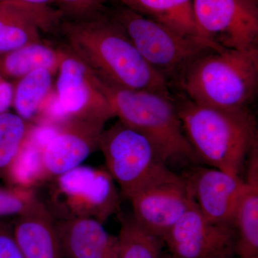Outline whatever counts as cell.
I'll list each match as a JSON object with an SVG mask.
<instances>
[{"instance_id":"cell-5","label":"cell","mask_w":258,"mask_h":258,"mask_svg":"<svg viewBox=\"0 0 258 258\" xmlns=\"http://www.w3.org/2000/svg\"><path fill=\"white\" fill-rule=\"evenodd\" d=\"M109 13L144 60L170 87L200 55L210 50H222L206 39L182 35L123 5Z\"/></svg>"},{"instance_id":"cell-21","label":"cell","mask_w":258,"mask_h":258,"mask_svg":"<svg viewBox=\"0 0 258 258\" xmlns=\"http://www.w3.org/2000/svg\"><path fill=\"white\" fill-rule=\"evenodd\" d=\"M119 258H161L164 240L144 228L132 215L120 217Z\"/></svg>"},{"instance_id":"cell-17","label":"cell","mask_w":258,"mask_h":258,"mask_svg":"<svg viewBox=\"0 0 258 258\" xmlns=\"http://www.w3.org/2000/svg\"><path fill=\"white\" fill-rule=\"evenodd\" d=\"M48 69H38L14 81L13 106L15 113L32 124H39L55 91L54 76Z\"/></svg>"},{"instance_id":"cell-4","label":"cell","mask_w":258,"mask_h":258,"mask_svg":"<svg viewBox=\"0 0 258 258\" xmlns=\"http://www.w3.org/2000/svg\"><path fill=\"white\" fill-rule=\"evenodd\" d=\"M98 79L114 116L147 138L164 163L198 159L185 135L174 96L128 89Z\"/></svg>"},{"instance_id":"cell-32","label":"cell","mask_w":258,"mask_h":258,"mask_svg":"<svg viewBox=\"0 0 258 258\" xmlns=\"http://www.w3.org/2000/svg\"><path fill=\"white\" fill-rule=\"evenodd\" d=\"M161 258H178L175 257V256L173 255V254H171L169 253V252H168V253H164L163 252L162 256H161Z\"/></svg>"},{"instance_id":"cell-12","label":"cell","mask_w":258,"mask_h":258,"mask_svg":"<svg viewBox=\"0 0 258 258\" xmlns=\"http://www.w3.org/2000/svg\"><path fill=\"white\" fill-rule=\"evenodd\" d=\"M104 122L69 119L59 123L42 151L47 180L74 168L96 149L104 130Z\"/></svg>"},{"instance_id":"cell-1","label":"cell","mask_w":258,"mask_h":258,"mask_svg":"<svg viewBox=\"0 0 258 258\" xmlns=\"http://www.w3.org/2000/svg\"><path fill=\"white\" fill-rule=\"evenodd\" d=\"M60 27L69 50L98 77L120 87L172 96L169 83L144 60L109 10L86 20H62Z\"/></svg>"},{"instance_id":"cell-9","label":"cell","mask_w":258,"mask_h":258,"mask_svg":"<svg viewBox=\"0 0 258 258\" xmlns=\"http://www.w3.org/2000/svg\"><path fill=\"white\" fill-rule=\"evenodd\" d=\"M202 36L227 50L258 48L257 4L250 0H194Z\"/></svg>"},{"instance_id":"cell-18","label":"cell","mask_w":258,"mask_h":258,"mask_svg":"<svg viewBox=\"0 0 258 258\" xmlns=\"http://www.w3.org/2000/svg\"><path fill=\"white\" fill-rule=\"evenodd\" d=\"M68 50H62L40 41L0 53V74L14 81L38 69L57 74Z\"/></svg>"},{"instance_id":"cell-31","label":"cell","mask_w":258,"mask_h":258,"mask_svg":"<svg viewBox=\"0 0 258 258\" xmlns=\"http://www.w3.org/2000/svg\"><path fill=\"white\" fill-rule=\"evenodd\" d=\"M0 3H15V4L26 5L25 4V3H21V2L19 1V0H0Z\"/></svg>"},{"instance_id":"cell-7","label":"cell","mask_w":258,"mask_h":258,"mask_svg":"<svg viewBox=\"0 0 258 258\" xmlns=\"http://www.w3.org/2000/svg\"><path fill=\"white\" fill-rule=\"evenodd\" d=\"M56 74L55 93L42 123L57 125L69 119L106 123L115 117L98 76L71 51L68 50Z\"/></svg>"},{"instance_id":"cell-3","label":"cell","mask_w":258,"mask_h":258,"mask_svg":"<svg viewBox=\"0 0 258 258\" xmlns=\"http://www.w3.org/2000/svg\"><path fill=\"white\" fill-rule=\"evenodd\" d=\"M179 94L212 108H248L258 86V48L212 50L194 60L175 83Z\"/></svg>"},{"instance_id":"cell-27","label":"cell","mask_w":258,"mask_h":258,"mask_svg":"<svg viewBox=\"0 0 258 258\" xmlns=\"http://www.w3.org/2000/svg\"><path fill=\"white\" fill-rule=\"evenodd\" d=\"M14 83L0 74V115L10 111L13 106Z\"/></svg>"},{"instance_id":"cell-2","label":"cell","mask_w":258,"mask_h":258,"mask_svg":"<svg viewBox=\"0 0 258 258\" xmlns=\"http://www.w3.org/2000/svg\"><path fill=\"white\" fill-rule=\"evenodd\" d=\"M186 139L198 159L220 170L240 176L257 143V120L249 108H212L174 96Z\"/></svg>"},{"instance_id":"cell-6","label":"cell","mask_w":258,"mask_h":258,"mask_svg":"<svg viewBox=\"0 0 258 258\" xmlns=\"http://www.w3.org/2000/svg\"><path fill=\"white\" fill-rule=\"evenodd\" d=\"M52 181L46 206L60 220L88 217L103 224L119 210V194L106 168L80 165Z\"/></svg>"},{"instance_id":"cell-15","label":"cell","mask_w":258,"mask_h":258,"mask_svg":"<svg viewBox=\"0 0 258 258\" xmlns=\"http://www.w3.org/2000/svg\"><path fill=\"white\" fill-rule=\"evenodd\" d=\"M63 258H119L118 236L88 217L55 222Z\"/></svg>"},{"instance_id":"cell-33","label":"cell","mask_w":258,"mask_h":258,"mask_svg":"<svg viewBox=\"0 0 258 258\" xmlns=\"http://www.w3.org/2000/svg\"><path fill=\"white\" fill-rule=\"evenodd\" d=\"M250 1L253 2V3H256V4H257L258 0H250Z\"/></svg>"},{"instance_id":"cell-25","label":"cell","mask_w":258,"mask_h":258,"mask_svg":"<svg viewBox=\"0 0 258 258\" xmlns=\"http://www.w3.org/2000/svg\"><path fill=\"white\" fill-rule=\"evenodd\" d=\"M108 0H55L62 20H81L108 12Z\"/></svg>"},{"instance_id":"cell-20","label":"cell","mask_w":258,"mask_h":258,"mask_svg":"<svg viewBox=\"0 0 258 258\" xmlns=\"http://www.w3.org/2000/svg\"><path fill=\"white\" fill-rule=\"evenodd\" d=\"M245 184L234 221V252L237 258H258V184Z\"/></svg>"},{"instance_id":"cell-28","label":"cell","mask_w":258,"mask_h":258,"mask_svg":"<svg viewBox=\"0 0 258 258\" xmlns=\"http://www.w3.org/2000/svg\"><path fill=\"white\" fill-rule=\"evenodd\" d=\"M25 4L32 5V6L43 7L48 8L51 5L55 4V0H19Z\"/></svg>"},{"instance_id":"cell-13","label":"cell","mask_w":258,"mask_h":258,"mask_svg":"<svg viewBox=\"0 0 258 258\" xmlns=\"http://www.w3.org/2000/svg\"><path fill=\"white\" fill-rule=\"evenodd\" d=\"M186 177L197 206L204 216L214 223L234 226L246 188L244 180L213 167L196 168Z\"/></svg>"},{"instance_id":"cell-29","label":"cell","mask_w":258,"mask_h":258,"mask_svg":"<svg viewBox=\"0 0 258 258\" xmlns=\"http://www.w3.org/2000/svg\"><path fill=\"white\" fill-rule=\"evenodd\" d=\"M208 258H237L233 250H226L224 252L213 254Z\"/></svg>"},{"instance_id":"cell-30","label":"cell","mask_w":258,"mask_h":258,"mask_svg":"<svg viewBox=\"0 0 258 258\" xmlns=\"http://www.w3.org/2000/svg\"><path fill=\"white\" fill-rule=\"evenodd\" d=\"M115 1L119 3L120 4L128 7L131 9H133L134 8L133 0H115Z\"/></svg>"},{"instance_id":"cell-10","label":"cell","mask_w":258,"mask_h":258,"mask_svg":"<svg viewBox=\"0 0 258 258\" xmlns=\"http://www.w3.org/2000/svg\"><path fill=\"white\" fill-rule=\"evenodd\" d=\"M128 200L136 221L162 239L195 203L186 176L179 175L169 169Z\"/></svg>"},{"instance_id":"cell-22","label":"cell","mask_w":258,"mask_h":258,"mask_svg":"<svg viewBox=\"0 0 258 258\" xmlns=\"http://www.w3.org/2000/svg\"><path fill=\"white\" fill-rule=\"evenodd\" d=\"M5 179L11 186L34 189L48 181L44 166L42 149L30 136L7 171Z\"/></svg>"},{"instance_id":"cell-23","label":"cell","mask_w":258,"mask_h":258,"mask_svg":"<svg viewBox=\"0 0 258 258\" xmlns=\"http://www.w3.org/2000/svg\"><path fill=\"white\" fill-rule=\"evenodd\" d=\"M34 125L15 113L8 111L0 115V176L5 178Z\"/></svg>"},{"instance_id":"cell-14","label":"cell","mask_w":258,"mask_h":258,"mask_svg":"<svg viewBox=\"0 0 258 258\" xmlns=\"http://www.w3.org/2000/svg\"><path fill=\"white\" fill-rule=\"evenodd\" d=\"M62 20L51 7L0 3V53L41 41L40 31L53 30Z\"/></svg>"},{"instance_id":"cell-16","label":"cell","mask_w":258,"mask_h":258,"mask_svg":"<svg viewBox=\"0 0 258 258\" xmlns=\"http://www.w3.org/2000/svg\"><path fill=\"white\" fill-rule=\"evenodd\" d=\"M13 233L25 258H63L53 216L39 200L18 216Z\"/></svg>"},{"instance_id":"cell-26","label":"cell","mask_w":258,"mask_h":258,"mask_svg":"<svg viewBox=\"0 0 258 258\" xmlns=\"http://www.w3.org/2000/svg\"><path fill=\"white\" fill-rule=\"evenodd\" d=\"M0 258H25L14 238L13 227L0 222Z\"/></svg>"},{"instance_id":"cell-8","label":"cell","mask_w":258,"mask_h":258,"mask_svg":"<svg viewBox=\"0 0 258 258\" xmlns=\"http://www.w3.org/2000/svg\"><path fill=\"white\" fill-rule=\"evenodd\" d=\"M98 149L106 170L126 200L169 169L147 138L119 120L103 130Z\"/></svg>"},{"instance_id":"cell-11","label":"cell","mask_w":258,"mask_h":258,"mask_svg":"<svg viewBox=\"0 0 258 258\" xmlns=\"http://www.w3.org/2000/svg\"><path fill=\"white\" fill-rule=\"evenodd\" d=\"M163 240L169 253L176 257L208 258L234 251L236 231L233 225L210 221L195 203Z\"/></svg>"},{"instance_id":"cell-24","label":"cell","mask_w":258,"mask_h":258,"mask_svg":"<svg viewBox=\"0 0 258 258\" xmlns=\"http://www.w3.org/2000/svg\"><path fill=\"white\" fill-rule=\"evenodd\" d=\"M38 201L34 189L0 187V217L20 216Z\"/></svg>"},{"instance_id":"cell-19","label":"cell","mask_w":258,"mask_h":258,"mask_svg":"<svg viewBox=\"0 0 258 258\" xmlns=\"http://www.w3.org/2000/svg\"><path fill=\"white\" fill-rule=\"evenodd\" d=\"M133 10L174 31L203 37L195 19L194 0H133Z\"/></svg>"}]
</instances>
